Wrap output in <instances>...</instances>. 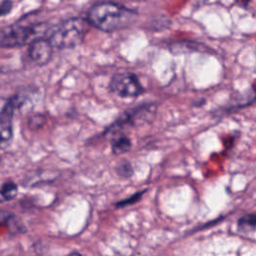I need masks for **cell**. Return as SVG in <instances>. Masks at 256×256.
<instances>
[{"mask_svg": "<svg viewBox=\"0 0 256 256\" xmlns=\"http://www.w3.org/2000/svg\"><path fill=\"white\" fill-rule=\"evenodd\" d=\"M142 194H143V192H141V193H137V194L133 195V197L129 198V199H128L129 201H122V202L118 203V204H117V206H124V205H126V204H128V203H131V202H134V201H136V200H139V198H141Z\"/></svg>", "mask_w": 256, "mask_h": 256, "instance_id": "cell-13", "label": "cell"}, {"mask_svg": "<svg viewBox=\"0 0 256 256\" xmlns=\"http://www.w3.org/2000/svg\"><path fill=\"white\" fill-rule=\"evenodd\" d=\"M238 229L241 231H252L256 229V213L246 214L242 216L237 222Z\"/></svg>", "mask_w": 256, "mask_h": 256, "instance_id": "cell-9", "label": "cell"}, {"mask_svg": "<svg viewBox=\"0 0 256 256\" xmlns=\"http://www.w3.org/2000/svg\"><path fill=\"white\" fill-rule=\"evenodd\" d=\"M28 55L37 65L43 66L50 62L53 55V46L48 39L44 37L34 40L29 44Z\"/></svg>", "mask_w": 256, "mask_h": 256, "instance_id": "cell-5", "label": "cell"}, {"mask_svg": "<svg viewBox=\"0 0 256 256\" xmlns=\"http://www.w3.org/2000/svg\"><path fill=\"white\" fill-rule=\"evenodd\" d=\"M13 115L14 110L5 104L0 112V149L7 148L13 140Z\"/></svg>", "mask_w": 256, "mask_h": 256, "instance_id": "cell-6", "label": "cell"}, {"mask_svg": "<svg viewBox=\"0 0 256 256\" xmlns=\"http://www.w3.org/2000/svg\"><path fill=\"white\" fill-rule=\"evenodd\" d=\"M45 122H46V118L42 114H34L28 120L30 129H39L45 124Z\"/></svg>", "mask_w": 256, "mask_h": 256, "instance_id": "cell-10", "label": "cell"}, {"mask_svg": "<svg viewBox=\"0 0 256 256\" xmlns=\"http://www.w3.org/2000/svg\"><path fill=\"white\" fill-rule=\"evenodd\" d=\"M237 3H238V5H241L242 7H245L250 3V0H237Z\"/></svg>", "mask_w": 256, "mask_h": 256, "instance_id": "cell-14", "label": "cell"}, {"mask_svg": "<svg viewBox=\"0 0 256 256\" xmlns=\"http://www.w3.org/2000/svg\"><path fill=\"white\" fill-rule=\"evenodd\" d=\"M17 185L14 182H5L0 188V202L9 201L17 195Z\"/></svg>", "mask_w": 256, "mask_h": 256, "instance_id": "cell-8", "label": "cell"}, {"mask_svg": "<svg viewBox=\"0 0 256 256\" xmlns=\"http://www.w3.org/2000/svg\"><path fill=\"white\" fill-rule=\"evenodd\" d=\"M109 88L112 93L125 98L137 97L144 91L138 77L132 72H120L115 74L110 80Z\"/></svg>", "mask_w": 256, "mask_h": 256, "instance_id": "cell-4", "label": "cell"}, {"mask_svg": "<svg viewBox=\"0 0 256 256\" xmlns=\"http://www.w3.org/2000/svg\"><path fill=\"white\" fill-rule=\"evenodd\" d=\"M88 21L81 18L67 19L48 31V40L53 48H75L82 43L88 30Z\"/></svg>", "mask_w": 256, "mask_h": 256, "instance_id": "cell-2", "label": "cell"}, {"mask_svg": "<svg viewBox=\"0 0 256 256\" xmlns=\"http://www.w3.org/2000/svg\"><path fill=\"white\" fill-rule=\"evenodd\" d=\"M131 148V141L124 135L114 136L112 142V151L114 154H122L129 151Z\"/></svg>", "mask_w": 256, "mask_h": 256, "instance_id": "cell-7", "label": "cell"}, {"mask_svg": "<svg viewBox=\"0 0 256 256\" xmlns=\"http://www.w3.org/2000/svg\"><path fill=\"white\" fill-rule=\"evenodd\" d=\"M48 31L45 24H12L0 30V47L13 48L30 44L47 35Z\"/></svg>", "mask_w": 256, "mask_h": 256, "instance_id": "cell-3", "label": "cell"}, {"mask_svg": "<svg viewBox=\"0 0 256 256\" xmlns=\"http://www.w3.org/2000/svg\"><path fill=\"white\" fill-rule=\"evenodd\" d=\"M117 170V173L121 176H124V177H128L132 174V167L131 165L127 162V161H124L122 162L121 164H119L116 168Z\"/></svg>", "mask_w": 256, "mask_h": 256, "instance_id": "cell-11", "label": "cell"}, {"mask_svg": "<svg viewBox=\"0 0 256 256\" xmlns=\"http://www.w3.org/2000/svg\"><path fill=\"white\" fill-rule=\"evenodd\" d=\"M11 9V2L9 1H5L3 4H1L0 6V16L8 13Z\"/></svg>", "mask_w": 256, "mask_h": 256, "instance_id": "cell-12", "label": "cell"}, {"mask_svg": "<svg viewBox=\"0 0 256 256\" xmlns=\"http://www.w3.org/2000/svg\"><path fill=\"white\" fill-rule=\"evenodd\" d=\"M135 17V11L113 2L97 3L87 13L88 23L104 32L123 29L129 26Z\"/></svg>", "mask_w": 256, "mask_h": 256, "instance_id": "cell-1", "label": "cell"}]
</instances>
